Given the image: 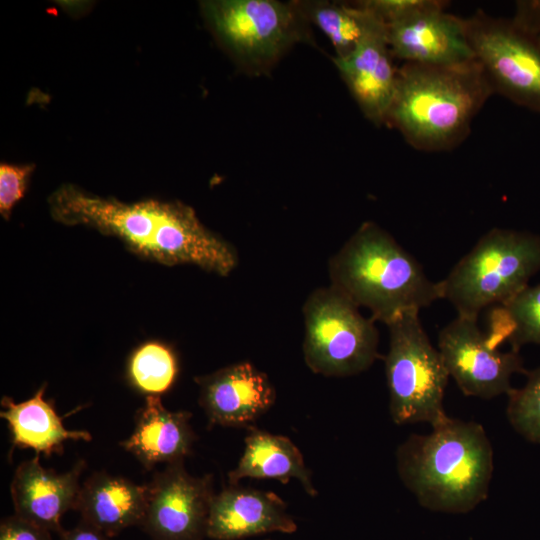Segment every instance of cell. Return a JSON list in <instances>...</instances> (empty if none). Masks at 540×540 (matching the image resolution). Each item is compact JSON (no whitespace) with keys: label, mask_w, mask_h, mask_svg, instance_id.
<instances>
[{"label":"cell","mask_w":540,"mask_h":540,"mask_svg":"<svg viewBox=\"0 0 540 540\" xmlns=\"http://www.w3.org/2000/svg\"><path fill=\"white\" fill-rule=\"evenodd\" d=\"M48 205L55 221L115 237L133 253L163 265L190 264L227 276L238 263L233 247L179 201L127 203L63 184L49 196Z\"/></svg>","instance_id":"obj_1"},{"label":"cell","mask_w":540,"mask_h":540,"mask_svg":"<svg viewBox=\"0 0 540 540\" xmlns=\"http://www.w3.org/2000/svg\"><path fill=\"white\" fill-rule=\"evenodd\" d=\"M492 94L476 59L454 65L403 63L385 124L416 150L449 151L467 138Z\"/></svg>","instance_id":"obj_2"},{"label":"cell","mask_w":540,"mask_h":540,"mask_svg":"<svg viewBox=\"0 0 540 540\" xmlns=\"http://www.w3.org/2000/svg\"><path fill=\"white\" fill-rule=\"evenodd\" d=\"M398 475L429 510L466 513L488 496L493 449L479 423L448 417L430 434L410 435L396 452Z\"/></svg>","instance_id":"obj_3"},{"label":"cell","mask_w":540,"mask_h":540,"mask_svg":"<svg viewBox=\"0 0 540 540\" xmlns=\"http://www.w3.org/2000/svg\"><path fill=\"white\" fill-rule=\"evenodd\" d=\"M331 287L389 324L442 299L417 260L376 223L364 222L329 262Z\"/></svg>","instance_id":"obj_4"},{"label":"cell","mask_w":540,"mask_h":540,"mask_svg":"<svg viewBox=\"0 0 540 540\" xmlns=\"http://www.w3.org/2000/svg\"><path fill=\"white\" fill-rule=\"evenodd\" d=\"M540 271V235L493 228L440 281L442 299L457 315L476 319L482 310L501 305L528 286Z\"/></svg>","instance_id":"obj_5"},{"label":"cell","mask_w":540,"mask_h":540,"mask_svg":"<svg viewBox=\"0 0 540 540\" xmlns=\"http://www.w3.org/2000/svg\"><path fill=\"white\" fill-rule=\"evenodd\" d=\"M386 326L389 348L384 361L393 422L440 424L449 417L443 399L450 376L422 327L419 312L402 314Z\"/></svg>","instance_id":"obj_6"},{"label":"cell","mask_w":540,"mask_h":540,"mask_svg":"<svg viewBox=\"0 0 540 540\" xmlns=\"http://www.w3.org/2000/svg\"><path fill=\"white\" fill-rule=\"evenodd\" d=\"M201 7L219 43L252 74L267 72L289 48L308 37L300 2L213 0Z\"/></svg>","instance_id":"obj_7"},{"label":"cell","mask_w":540,"mask_h":540,"mask_svg":"<svg viewBox=\"0 0 540 540\" xmlns=\"http://www.w3.org/2000/svg\"><path fill=\"white\" fill-rule=\"evenodd\" d=\"M303 355L308 368L345 377L367 370L378 358V329L359 307L333 287L312 292L303 307Z\"/></svg>","instance_id":"obj_8"},{"label":"cell","mask_w":540,"mask_h":540,"mask_svg":"<svg viewBox=\"0 0 540 540\" xmlns=\"http://www.w3.org/2000/svg\"><path fill=\"white\" fill-rule=\"evenodd\" d=\"M469 44L494 93L540 113V39L512 18L477 10L465 18Z\"/></svg>","instance_id":"obj_9"},{"label":"cell","mask_w":540,"mask_h":540,"mask_svg":"<svg viewBox=\"0 0 540 540\" xmlns=\"http://www.w3.org/2000/svg\"><path fill=\"white\" fill-rule=\"evenodd\" d=\"M438 350L462 393L482 399L509 394L511 377L526 374L519 352L492 348L476 319L458 316L438 334Z\"/></svg>","instance_id":"obj_10"},{"label":"cell","mask_w":540,"mask_h":540,"mask_svg":"<svg viewBox=\"0 0 540 540\" xmlns=\"http://www.w3.org/2000/svg\"><path fill=\"white\" fill-rule=\"evenodd\" d=\"M213 477H195L184 460L166 465L147 484L140 527L153 540H203L213 496Z\"/></svg>","instance_id":"obj_11"},{"label":"cell","mask_w":540,"mask_h":540,"mask_svg":"<svg viewBox=\"0 0 540 540\" xmlns=\"http://www.w3.org/2000/svg\"><path fill=\"white\" fill-rule=\"evenodd\" d=\"M195 380L200 387V405L211 426L251 428L276 399L268 376L245 361Z\"/></svg>","instance_id":"obj_12"},{"label":"cell","mask_w":540,"mask_h":540,"mask_svg":"<svg viewBox=\"0 0 540 540\" xmlns=\"http://www.w3.org/2000/svg\"><path fill=\"white\" fill-rule=\"evenodd\" d=\"M394 58L403 63L454 65L475 60L465 18L434 9L386 27Z\"/></svg>","instance_id":"obj_13"},{"label":"cell","mask_w":540,"mask_h":540,"mask_svg":"<svg viewBox=\"0 0 540 540\" xmlns=\"http://www.w3.org/2000/svg\"><path fill=\"white\" fill-rule=\"evenodd\" d=\"M84 468L85 462L79 460L69 471L57 473L43 467L38 454L21 462L10 487L14 514L60 533L63 515L76 509Z\"/></svg>","instance_id":"obj_14"},{"label":"cell","mask_w":540,"mask_h":540,"mask_svg":"<svg viewBox=\"0 0 540 540\" xmlns=\"http://www.w3.org/2000/svg\"><path fill=\"white\" fill-rule=\"evenodd\" d=\"M297 524L274 492L230 485L212 498L207 537L239 540L270 532L294 533Z\"/></svg>","instance_id":"obj_15"},{"label":"cell","mask_w":540,"mask_h":540,"mask_svg":"<svg viewBox=\"0 0 540 540\" xmlns=\"http://www.w3.org/2000/svg\"><path fill=\"white\" fill-rule=\"evenodd\" d=\"M387 42L386 27L365 38L334 63L364 116L375 125L385 124L393 101L398 68Z\"/></svg>","instance_id":"obj_16"},{"label":"cell","mask_w":540,"mask_h":540,"mask_svg":"<svg viewBox=\"0 0 540 540\" xmlns=\"http://www.w3.org/2000/svg\"><path fill=\"white\" fill-rule=\"evenodd\" d=\"M190 418L189 412L168 410L160 396H146L131 435L120 445L146 469L182 461L191 453L196 439Z\"/></svg>","instance_id":"obj_17"},{"label":"cell","mask_w":540,"mask_h":540,"mask_svg":"<svg viewBox=\"0 0 540 540\" xmlns=\"http://www.w3.org/2000/svg\"><path fill=\"white\" fill-rule=\"evenodd\" d=\"M147 502V484L106 472H96L81 485L76 511L81 521L109 537L141 525Z\"/></svg>","instance_id":"obj_18"},{"label":"cell","mask_w":540,"mask_h":540,"mask_svg":"<svg viewBox=\"0 0 540 540\" xmlns=\"http://www.w3.org/2000/svg\"><path fill=\"white\" fill-rule=\"evenodd\" d=\"M45 391L46 383L26 401L15 403L10 397L2 398L0 416L7 422L12 445L50 456L61 454L68 440L91 441L88 431L65 428L53 403L45 399Z\"/></svg>","instance_id":"obj_19"},{"label":"cell","mask_w":540,"mask_h":540,"mask_svg":"<svg viewBox=\"0 0 540 540\" xmlns=\"http://www.w3.org/2000/svg\"><path fill=\"white\" fill-rule=\"evenodd\" d=\"M244 443L237 466L228 473L230 485L245 478L273 479L283 484L296 479L308 495L318 494L302 453L288 437L251 427Z\"/></svg>","instance_id":"obj_20"},{"label":"cell","mask_w":540,"mask_h":540,"mask_svg":"<svg viewBox=\"0 0 540 540\" xmlns=\"http://www.w3.org/2000/svg\"><path fill=\"white\" fill-rule=\"evenodd\" d=\"M307 20L330 40L335 58L350 55L372 33L385 28L373 14L355 4L328 1L300 2Z\"/></svg>","instance_id":"obj_21"},{"label":"cell","mask_w":540,"mask_h":540,"mask_svg":"<svg viewBox=\"0 0 540 540\" xmlns=\"http://www.w3.org/2000/svg\"><path fill=\"white\" fill-rule=\"evenodd\" d=\"M485 333L494 349L508 342L519 352L526 344L540 345V283L527 286L504 304L491 308Z\"/></svg>","instance_id":"obj_22"},{"label":"cell","mask_w":540,"mask_h":540,"mask_svg":"<svg viewBox=\"0 0 540 540\" xmlns=\"http://www.w3.org/2000/svg\"><path fill=\"white\" fill-rule=\"evenodd\" d=\"M178 375L177 357L168 345L148 341L138 346L127 363V378L134 389L146 396H160Z\"/></svg>","instance_id":"obj_23"},{"label":"cell","mask_w":540,"mask_h":540,"mask_svg":"<svg viewBox=\"0 0 540 540\" xmlns=\"http://www.w3.org/2000/svg\"><path fill=\"white\" fill-rule=\"evenodd\" d=\"M527 381L508 394L507 418L526 440L540 444V366L526 373Z\"/></svg>","instance_id":"obj_24"},{"label":"cell","mask_w":540,"mask_h":540,"mask_svg":"<svg viewBox=\"0 0 540 540\" xmlns=\"http://www.w3.org/2000/svg\"><path fill=\"white\" fill-rule=\"evenodd\" d=\"M355 3L373 14L386 27L448 5V2L441 0H364Z\"/></svg>","instance_id":"obj_25"},{"label":"cell","mask_w":540,"mask_h":540,"mask_svg":"<svg viewBox=\"0 0 540 540\" xmlns=\"http://www.w3.org/2000/svg\"><path fill=\"white\" fill-rule=\"evenodd\" d=\"M34 169V164L1 163L0 214L5 220H9L13 208L23 198Z\"/></svg>","instance_id":"obj_26"},{"label":"cell","mask_w":540,"mask_h":540,"mask_svg":"<svg viewBox=\"0 0 540 540\" xmlns=\"http://www.w3.org/2000/svg\"><path fill=\"white\" fill-rule=\"evenodd\" d=\"M0 540H53L51 531L15 514L0 523Z\"/></svg>","instance_id":"obj_27"},{"label":"cell","mask_w":540,"mask_h":540,"mask_svg":"<svg viewBox=\"0 0 540 540\" xmlns=\"http://www.w3.org/2000/svg\"><path fill=\"white\" fill-rule=\"evenodd\" d=\"M512 20L540 39V0L516 1Z\"/></svg>","instance_id":"obj_28"},{"label":"cell","mask_w":540,"mask_h":540,"mask_svg":"<svg viewBox=\"0 0 540 540\" xmlns=\"http://www.w3.org/2000/svg\"><path fill=\"white\" fill-rule=\"evenodd\" d=\"M59 535L60 540H111V537L83 521L71 529H63Z\"/></svg>","instance_id":"obj_29"},{"label":"cell","mask_w":540,"mask_h":540,"mask_svg":"<svg viewBox=\"0 0 540 540\" xmlns=\"http://www.w3.org/2000/svg\"><path fill=\"white\" fill-rule=\"evenodd\" d=\"M268 540H270V539H268Z\"/></svg>","instance_id":"obj_30"}]
</instances>
